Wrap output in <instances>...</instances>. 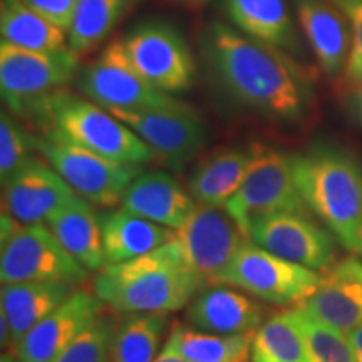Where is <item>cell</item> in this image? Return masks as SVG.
Segmentation results:
<instances>
[{
    "mask_svg": "<svg viewBox=\"0 0 362 362\" xmlns=\"http://www.w3.org/2000/svg\"><path fill=\"white\" fill-rule=\"evenodd\" d=\"M203 52L221 88L260 116L296 123L312 104V84L287 52L214 22L203 35Z\"/></svg>",
    "mask_w": 362,
    "mask_h": 362,
    "instance_id": "cell-1",
    "label": "cell"
},
{
    "mask_svg": "<svg viewBox=\"0 0 362 362\" xmlns=\"http://www.w3.org/2000/svg\"><path fill=\"white\" fill-rule=\"evenodd\" d=\"M202 288L205 284L183 260L175 238L141 257L104 265L94 279V293L119 314L180 310Z\"/></svg>",
    "mask_w": 362,
    "mask_h": 362,
    "instance_id": "cell-2",
    "label": "cell"
},
{
    "mask_svg": "<svg viewBox=\"0 0 362 362\" xmlns=\"http://www.w3.org/2000/svg\"><path fill=\"white\" fill-rule=\"evenodd\" d=\"M292 171L305 206L344 248L352 250L362 225V165L346 149L315 143L292 156Z\"/></svg>",
    "mask_w": 362,
    "mask_h": 362,
    "instance_id": "cell-3",
    "label": "cell"
},
{
    "mask_svg": "<svg viewBox=\"0 0 362 362\" xmlns=\"http://www.w3.org/2000/svg\"><path fill=\"white\" fill-rule=\"evenodd\" d=\"M25 117L35 121L44 134L62 138L107 160L128 165L156 160L151 148L110 111L67 90H56L44 98Z\"/></svg>",
    "mask_w": 362,
    "mask_h": 362,
    "instance_id": "cell-4",
    "label": "cell"
},
{
    "mask_svg": "<svg viewBox=\"0 0 362 362\" xmlns=\"http://www.w3.org/2000/svg\"><path fill=\"white\" fill-rule=\"evenodd\" d=\"M81 56L67 47L33 51L0 42V93L8 111L24 116L78 76Z\"/></svg>",
    "mask_w": 362,
    "mask_h": 362,
    "instance_id": "cell-5",
    "label": "cell"
},
{
    "mask_svg": "<svg viewBox=\"0 0 362 362\" xmlns=\"http://www.w3.org/2000/svg\"><path fill=\"white\" fill-rule=\"evenodd\" d=\"M324 275L275 255L250 238L238 248L214 285H230L275 305L300 304Z\"/></svg>",
    "mask_w": 362,
    "mask_h": 362,
    "instance_id": "cell-6",
    "label": "cell"
},
{
    "mask_svg": "<svg viewBox=\"0 0 362 362\" xmlns=\"http://www.w3.org/2000/svg\"><path fill=\"white\" fill-rule=\"evenodd\" d=\"M34 149L67 185L90 205H121L124 189L143 171V165L107 160L56 136H34Z\"/></svg>",
    "mask_w": 362,
    "mask_h": 362,
    "instance_id": "cell-7",
    "label": "cell"
},
{
    "mask_svg": "<svg viewBox=\"0 0 362 362\" xmlns=\"http://www.w3.org/2000/svg\"><path fill=\"white\" fill-rule=\"evenodd\" d=\"M0 248V280L11 282H66L78 285L88 279L79 264L47 223H21Z\"/></svg>",
    "mask_w": 362,
    "mask_h": 362,
    "instance_id": "cell-8",
    "label": "cell"
},
{
    "mask_svg": "<svg viewBox=\"0 0 362 362\" xmlns=\"http://www.w3.org/2000/svg\"><path fill=\"white\" fill-rule=\"evenodd\" d=\"M225 210L248 237L257 220L279 211H300L307 206L298 193L292 171V156L267 146H255V160L238 192Z\"/></svg>",
    "mask_w": 362,
    "mask_h": 362,
    "instance_id": "cell-9",
    "label": "cell"
},
{
    "mask_svg": "<svg viewBox=\"0 0 362 362\" xmlns=\"http://www.w3.org/2000/svg\"><path fill=\"white\" fill-rule=\"evenodd\" d=\"M76 86L86 98L104 110H149L181 104L139 76L126 56L121 40L111 42L94 61L81 67Z\"/></svg>",
    "mask_w": 362,
    "mask_h": 362,
    "instance_id": "cell-10",
    "label": "cell"
},
{
    "mask_svg": "<svg viewBox=\"0 0 362 362\" xmlns=\"http://www.w3.org/2000/svg\"><path fill=\"white\" fill-rule=\"evenodd\" d=\"M121 44L139 76L163 93H181L192 86V51L175 27L160 21L143 22L126 34Z\"/></svg>",
    "mask_w": 362,
    "mask_h": 362,
    "instance_id": "cell-11",
    "label": "cell"
},
{
    "mask_svg": "<svg viewBox=\"0 0 362 362\" xmlns=\"http://www.w3.org/2000/svg\"><path fill=\"white\" fill-rule=\"evenodd\" d=\"M175 242L181 257L203 284L214 285L248 237L225 208L197 203L180 228Z\"/></svg>",
    "mask_w": 362,
    "mask_h": 362,
    "instance_id": "cell-12",
    "label": "cell"
},
{
    "mask_svg": "<svg viewBox=\"0 0 362 362\" xmlns=\"http://www.w3.org/2000/svg\"><path fill=\"white\" fill-rule=\"evenodd\" d=\"M134 131L155 153L156 160L181 170L202 151L206 143L203 121L185 103L149 110H107Z\"/></svg>",
    "mask_w": 362,
    "mask_h": 362,
    "instance_id": "cell-13",
    "label": "cell"
},
{
    "mask_svg": "<svg viewBox=\"0 0 362 362\" xmlns=\"http://www.w3.org/2000/svg\"><path fill=\"white\" fill-rule=\"evenodd\" d=\"M248 238L265 250L312 270H327L336 260V237L300 211H279L257 220L248 230Z\"/></svg>",
    "mask_w": 362,
    "mask_h": 362,
    "instance_id": "cell-14",
    "label": "cell"
},
{
    "mask_svg": "<svg viewBox=\"0 0 362 362\" xmlns=\"http://www.w3.org/2000/svg\"><path fill=\"white\" fill-rule=\"evenodd\" d=\"M103 307L96 293L76 291L34 325L13 352L21 362H52L103 315Z\"/></svg>",
    "mask_w": 362,
    "mask_h": 362,
    "instance_id": "cell-15",
    "label": "cell"
},
{
    "mask_svg": "<svg viewBox=\"0 0 362 362\" xmlns=\"http://www.w3.org/2000/svg\"><path fill=\"white\" fill-rule=\"evenodd\" d=\"M2 188L7 214L21 223L47 221L49 216L79 197L47 161L34 156Z\"/></svg>",
    "mask_w": 362,
    "mask_h": 362,
    "instance_id": "cell-16",
    "label": "cell"
},
{
    "mask_svg": "<svg viewBox=\"0 0 362 362\" xmlns=\"http://www.w3.org/2000/svg\"><path fill=\"white\" fill-rule=\"evenodd\" d=\"M297 309L317 322L349 334L362 322V262H339Z\"/></svg>",
    "mask_w": 362,
    "mask_h": 362,
    "instance_id": "cell-17",
    "label": "cell"
},
{
    "mask_svg": "<svg viewBox=\"0 0 362 362\" xmlns=\"http://www.w3.org/2000/svg\"><path fill=\"white\" fill-rule=\"evenodd\" d=\"M121 206L158 225L176 230L187 221L197 202L166 171L143 170L124 189Z\"/></svg>",
    "mask_w": 362,
    "mask_h": 362,
    "instance_id": "cell-18",
    "label": "cell"
},
{
    "mask_svg": "<svg viewBox=\"0 0 362 362\" xmlns=\"http://www.w3.org/2000/svg\"><path fill=\"white\" fill-rule=\"evenodd\" d=\"M187 319L194 329L203 332H255L264 322V307L245 293L225 285H211L192 298Z\"/></svg>",
    "mask_w": 362,
    "mask_h": 362,
    "instance_id": "cell-19",
    "label": "cell"
},
{
    "mask_svg": "<svg viewBox=\"0 0 362 362\" xmlns=\"http://www.w3.org/2000/svg\"><path fill=\"white\" fill-rule=\"evenodd\" d=\"M78 288L66 282H11L0 288V317L7 322L13 352L34 325L47 317Z\"/></svg>",
    "mask_w": 362,
    "mask_h": 362,
    "instance_id": "cell-20",
    "label": "cell"
},
{
    "mask_svg": "<svg viewBox=\"0 0 362 362\" xmlns=\"http://www.w3.org/2000/svg\"><path fill=\"white\" fill-rule=\"evenodd\" d=\"M297 19L320 69L337 78L349 56V27L342 11L327 0H296Z\"/></svg>",
    "mask_w": 362,
    "mask_h": 362,
    "instance_id": "cell-21",
    "label": "cell"
},
{
    "mask_svg": "<svg viewBox=\"0 0 362 362\" xmlns=\"http://www.w3.org/2000/svg\"><path fill=\"white\" fill-rule=\"evenodd\" d=\"M235 29L288 54L302 51L300 37L285 0H223Z\"/></svg>",
    "mask_w": 362,
    "mask_h": 362,
    "instance_id": "cell-22",
    "label": "cell"
},
{
    "mask_svg": "<svg viewBox=\"0 0 362 362\" xmlns=\"http://www.w3.org/2000/svg\"><path fill=\"white\" fill-rule=\"evenodd\" d=\"M106 265L136 259L156 250L173 238L175 230L143 218L121 206L101 216Z\"/></svg>",
    "mask_w": 362,
    "mask_h": 362,
    "instance_id": "cell-23",
    "label": "cell"
},
{
    "mask_svg": "<svg viewBox=\"0 0 362 362\" xmlns=\"http://www.w3.org/2000/svg\"><path fill=\"white\" fill-rule=\"evenodd\" d=\"M255 160L253 148L220 149L198 165L189 178V193L194 202L225 208L245 181Z\"/></svg>",
    "mask_w": 362,
    "mask_h": 362,
    "instance_id": "cell-24",
    "label": "cell"
},
{
    "mask_svg": "<svg viewBox=\"0 0 362 362\" xmlns=\"http://www.w3.org/2000/svg\"><path fill=\"white\" fill-rule=\"evenodd\" d=\"M94 205L76 197L71 203L49 216L45 223L52 230L67 252L89 272H99L106 265L103 247L101 218Z\"/></svg>",
    "mask_w": 362,
    "mask_h": 362,
    "instance_id": "cell-25",
    "label": "cell"
},
{
    "mask_svg": "<svg viewBox=\"0 0 362 362\" xmlns=\"http://www.w3.org/2000/svg\"><path fill=\"white\" fill-rule=\"evenodd\" d=\"M2 40L33 51L67 47V33L33 11L24 0H0Z\"/></svg>",
    "mask_w": 362,
    "mask_h": 362,
    "instance_id": "cell-26",
    "label": "cell"
},
{
    "mask_svg": "<svg viewBox=\"0 0 362 362\" xmlns=\"http://www.w3.org/2000/svg\"><path fill=\"white\" fill-rule=\"evenodd\" d=\"M166 312H133L112 330L110 362H153L160 354Z\"/></svg>",
    "mask_w": 362,
    "mask_h": 362,
    "instance_id": "cell-27",
    "label": "cell"
},
{
    "mask_svg": "<svg viewBox=\"0 0 362 362\" xmlns=\"http://www.w3.org/2000/svg\"><path fill=\"white\" fill-rule=\"evenodd\" d=\"M253 334H211L176 325L168 341L192 362H252Z\"/></svg>",
    "mask_w": 362,
    "mask_h": 362,
    "instance_id": "cell-28",
    "label": "cell"
},
{
    "mask_svg": "<svg viewBox=\"0 0 362 362\" xmlns=\"http://www.w3.org/2000/svg\"><path fill=\"white\" fill-rule=\"evenodd\" d=\"M139 0H78L67 42L74 52L96 49Z\"/></svg>",
    "mask_w": 362,
    "mask_h": 362,
    "instance_id": "cell-29",
    "label": "cell"
},
{
    "mask_svg": "<svg viewBox=\"0 0 362 362\" xmlns=\"http://www.w3.org/2000/svg\"><path fill=\"white\" fill-rule=\"evenodd\" d=\"M252 362H310L305 336L292 310L270 317L255 330Z\"/></svg>",
    "mask_w": 362,
    "mask_h": 362,
    "instance_id": "cell-30",
    "label": "cell"
},
{
    "mask_svg": "<svg viewBox=\"0 0 362 362\" xmlns=\"http://www.w3.org/2000/svg\"><path fill=\"white\" fill-rule=\"evenodd\" d=\"M292 312L305 336L310 362H356L347 334L317 322L297 307Z\"/></svg>",
    "mask_w": 362,
    "mask_h": 362,
    "instance_id": "cell-31",
    "label": "cell"
},
{
    "mask_svg": "<svg viewBox=\"0 0 362 362\" xmlns=\"http://www.w3.org/2000/svg\"><path fill=\"white\" fill-rule=\"evenodd\" d=\"M34 134L27 133L11 112L0 115V181L2 185L33 158Z\"/></svg>",
    "mask_w": 362,
    "mask_h": 362,
    "instance_id": "cell-32",
    "label": "cell"
},
{
    "mask_svg": "<svg viewBox=\"0 0 362 362\" xmlns=\"http://www.w3.org/2000/svg\"><path fill=\"white\" fill-rule=\"evenodd\" d=\"M112 330V320L101 315L52 362H110Z\"/></svg>",
    "mask_w": 362,
    "mask_h": 362,
    "instance_id": "cell-33",
    "label": "cell"
},
{
    "mask_svg": "<svg viewBox=\"0 0 362 362\" xmlns=\"http://www.w3.org/2000/svg\"><path fill=\"white\" fill-rule=\"evenodd\" d=\"M339 8L352 27V42L344 67V84L351 89L362 86V0H342Z\"/></svg>",
    "mask_w": 362,
    "mask_h": 362,
    "instance_id": "cell-34",
    "label": "cell"
},
{
    "mask_svg": "<svg viewBox=\"0 0 362 362\" xmlns=\"http://www.w3.org/2000/svg\"><path fill=\"white\" fill-rule=\"evenodd\" d=\"M24 2L44 19L52 22L64 33H69L78 0H24Z\"/></svg>",
    "mask_w": 362,
    "mask_h": 362,
    "instance_id": "cell-35",
    "label": "cell"
},
{
    "mask_svg": "<svg viewBox=\"0 0 362 362\" xmlns=\"http://www.w3.org/2000/svg\"><path fill=\"white\" fill-rule=\"evenodd\" d=\"M153 362H192L188 361L187 357L181 356L178 351H176V347L171 344L170 341H166L165 347L160 351V354L156 356V359Z\"/></svg>",
    "mask_w": 362,
    "mask_h": 362,
    "instance_id": "cell-36",
    "label": "cell"
},
{
    "mask_svg": "<svg viewBox=\"0 0 362 362\" xmlns=\"http://www.w3.org/2000/svg\"><path fill=\"white\" fill-rule=\"evenodd\" d=\"M349 337L352 352H354V361L356 362H362V322L351 330L347 334Z\"/></svg>",
    "mask_w": 362,
    "mask_h": 362,
    "instance_id": "cell-37",
    "label": "cell"
},
{
    "mask_svg": "<svg viewBox=\"0 0 362 362\" xmlns=\"http://www.w3.org/2000/svg\"><path fill=\"white\" fill-rule=\"evenodd\" d=\"M352 110L356 112L357 121L362 124V86L356 89V96H354V103H352Z\"/></svg>",
    "mask_w": 362,
    "mask_h": 362,
    "instance_id": "cell-38",
    "label": "cell"
},
{
    "mask_svg": "<svg viewBox=\"0 0 362 362\" xmlns=\"http://www.w3.org/2000/svg\"><path fill=\"white\" fill-rule=\"evenodd\" d=\"M352 252L357 253V255L362 259V225L361 228L357 230V235H356V240H354V247H352Z\"/></svg>",
    "mask_w": 362,
    "mask_h": 362,
    "instance_id": "cell-39",
    "label": "cell"
},
{
    "mask_svg": "<svg viewBox=\"0 0 362 362\" xmlns=\"http://www.w3.org/2000/svg\"><path fill=\"white\" fill-rule=\"evenodd\" d=\"M0 362H21V359L17 357L16 352H4L2 357H0Z\"/></svg>",
    "mask_w": 362,
    "mask_h": 362,
    "instance_id": "cell-40",
    "label": "cell"
},
{
    "mask_svg": "<svg viewBox=\"0 0 362 362\" xmlns=\"http://www.w3.org/2000/svg\"><path fill=\"white\" fill-rule=\"evenodd\" d=\"M341 2H342V0H332V4H336V6L339 7V6H341Z\"/></svg>",
    "mask_w": 362,
    "mask_h": 362,
    "instance_id": "cell-41",
    "label": "cell"
},
{
    "mask_svg": "<svg viewBox=\"0 0 362 362\" xmlns=\"http://www.w3.org/2000/svg\"><path fill=\"white\" fill-rule=\"evenodd\" d=\"M193 2H194V0H193Z\"/></svg>",
    "mask_w": 362,
    "mask_h": 362,
    "instance_id": "cell-42",
    "label": "cell"
}]
</instances>
